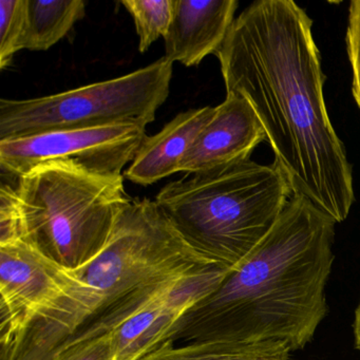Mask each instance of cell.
<instances>
[{
    "label": "cell",
    "instance_id": "15",
    "mask_svg": "<svg viewBox=\"0 0 360 360\" xmlns=\"http://www.w3.org/2000/svg\"><path fill=\"white\" fill-rule=\"evenodd\" d=\"M139 35V50L145 53L160 37H165L174 18L176 0H124Z\"/></svg>",
    "mask_w": 360,
    "mask_h": 360
},
{
    "label": "cell",
    "instance_id": "13",
    "mask_svg": "<svg viewBox=\"0 0 360 360\" xmlns=\"http://www.w3.org/2000/svg\"><path fill=\"white\" fill-rule=\"evenodd\" d=\"M22 49L47 51L86 15L83 0H24Z\"/></svg>",
    "mask_w": 360,
    "mask_h": 360
},
{
    "label": "cell",
    "instance_id": "17",
    "mask_svg": "<svg viewBox=\"0 0 360 360\" xmlns=\"http://www.w3.org/2000/svg\"><path fill=\"white\" fill-rule=\"evenodd\" d=\"M22 240V221L15 185L3 180L0 186V245Z\"/></svg>",
    "mask_w": 360,
    "mask_h": 360
},
{
    "label": "cell",
    "instance_id": "10",
    "mask_svg": "<svg viewBox=\"0 0 360 360\" xmlns=\"http://www.w3.org/2000/svg\"><path fill=\"white\" fill-rule=\"evenodd\" d=\"M265 140L264 130L250 103L238 94H226L187 151L179 172L199 174L248 161Z\"/></svg>",
    "mask_w": 360,
    "mask_h": 360
},
{
    "label": "cell",
    "instance_id": "1",
    "mask_svg": "<svg viewBox=\"0 0 360 360\" xmlns=\"http://www.w3.org/2000/svg\"><path fill=\"white\" fill-rule=\"evenodd\" d=\"M311 29L292 0H259L236 18L214 56L226 94L256 112L292 195L341 223L355 201L353 174L328 117Z\"/></svg>",
    "mask_w": 360,
    "mask_h": 360
},
{
    "label": "cell",
    "instance_id": "20",
    "mask_svg": "<svg viewBox=\"0 0 360 360\" xmlns=\"http://www.w3.org/2000/svg\"><path fill=\"white\" fill-rule=\"evenodd\" d=\"M354 334H355L356 347L360 351V303L355 313V321H354Z\"/></svg>",
    "mask_w": 360,
    "mask_h": 360
},
{
    "label": "cell",
    "instance_id": "14",
    "mask_svg": "<svg viewBox=\"0 0 360 360\" xmlns=\"http://www.w3.org/2000/svg\"><path fill=\"white\" fill-rule=\"evenodd\" d=\"M290 347L266 342H193L176 347L172 341L160 345L140 360H288Z\"/></svg>",
    "mask_w": 360,
    "mask_h": 360
},
{
    "label": "cell",
    "instance_id": "19",
    "mask_svg": "<svg viewBox=\"0 0 360 360\" xmlns=\"http://www.w3.org/2000/svg\"><path fill=\"white\" fill-rule=\"evenodd\" d=\"M50 360H117L110 333L72 343Z\"/></svg>",
    "mask_w": 360,
    "mask_h": 360
},
{
    "label": "cell",
    "instance_id": "12",
    "mask_svg": "<svg viewBox=\"0 0 360 360\" xmlns=\"http://www.w3.org/2000/svg\"><path fill=\"white\" fill-rule=\"evenodd\" d=\"M214 111V107L184 111L166 124L161 131L146 136L126 170L125 178L147 186L179 172L181 162Z\"/></svg>",
    "mask_w": 360,
    "mask_h": 360
},
{
    "label": "cell",
    "instance_id": "9",
    "mask_svg": "<svg viewBox=\"0 0 360 360\" xmlns=\"http://www.w3.org/2000/svg\"><path fill=\"white\" fill-rule=\"evenodd\" d=\"M231 269L214 267L185 278L111 330L117 360H140L169 341L179 320L218 286Z\"/></svg>",
    "mask_w": 360,
    "mask_h": 360
},
{
    "label": "cell",
    "instance_id": "2",
    "mask_svg": "<svg viewBox=\"0 0 360 360\" xmlns=\"http://www.w3.org/2000/svg\"><path fill=\"white\" fill-rule=\"evenodd\" d=\"M335 224L292 195L271 233L179 320L169 340L304 347L328 314Z\"/></svg>",
    "mask_w": 360,
    "mask_h": 360
},
{
    "label": "cell",
    "instance_id": "6",
    "mask_svg": "<svg viewBox=\"0 0 360 360\" xmlns=\"http://www.w3.org/2000/svg\"><path fill=\"white\" fill-rule=\"evenodd\" d=\"M172 64L165 58L108 81L30 100H0V141L44 132L134 123L147 126L167 100Z\"/></svg>",
    "mask_w": 360,
    "mask_h": 360
},
{
    "label": "cell",
    "instance_id": "18",
    "mask_svg": "<svg viewBox=\"0 0 360 360\" xmlns=\"http://www.w3.org/2000/svg\"><path fill=\"white\" fill-rule=\"evenodd\" d=\"M345 47L352 72V94L360 109V0L349 3Z\"/></svg>",
    "mask_w": 360,
    "mask_h": 360
},
{
    "label": "cell",
    "instance_id": "8",
    "mask_svg": "<svg viewBox=\"0 0 360 360\" xmlns=\"http://www.w3.org/2000/svg\"><path fill=\"white\" fill-rule=\"evenodd\" d=\"M77 283V274L27 242L0 245V347Z\"/></svg>",
    "mask_w": 360,
    "mask_h": 360
},
{
    "label": "cell",
    "instance_id": "3",
    "mask_svg": "<svg viewBox=\"0 0 360 360\" xmlns=\"http://www.w3.org/2000/svg\"><path fill=\"white\" fill-rule=\"evenodd\" d=\"M219 266L184 241L157 202L131 199L102 252L75 269V286L0 347V360H50L110 333L185 278Z\"/></svg>",
    "mask_w": 360,
    "mask_h": 360
},
{
    "label": "cell",
    "instance_id": "5",
    "mask_svg": "<svg viewBox=\"0 0 360 360\" xmlns=\"http://www.w3.org/2000/svg\"><path fill=\"white\" fill-rule=\"evenodd\" d=\"M22 240L66 269L94 260L130 201L122 174L41 164L16 179Z\"/></svg>",
    "mask_w": 360,
    "mask_h": 360
},
{
    "label": "cell",
    "instance_id": "16",
    "mask_svg": "<svg viewBox=\"0 0 360 360\" xmlns=\"http://www.w3.org/2000/svg\"><path fill=\"white\" fill-rule=\"evenodd\" d=\"M24 26V0H0V68L9 67L22 50Z\"/></svg>",
    "mask_w": 360,
    "mask_h": 360
},
{
    "label": "cell",
    "instance_id": "4",
    "mask_svg": "<svg viewBox=\"0 0 360 360\" xmlns=\"http://www.w3.org/2000/svg\"><path fill=\"white\" fill-rule=\"evenodd\" d=\"M292 195L277 164L248 160L186 174L155 201L191 248L233 269L271 233Z\"/></svg>",
    "mask_w": 360,
    "mask_h": 360
},
{
    "label": "cell",
    "instance_id": "7",
    "mask_svg": "<svg viewBox=\"0 0 360 360\" xmlns=\"http://www.w3.org/2000/svg\"><path fill=\"white\" fill-rule=\"evenodd\" d=\"M146 136V126L125 123L1 140L0 168L18 178L41 164L60 162L94 174H121Z\"/></svg>",
    "mask_w": 360,
    "mask_h": 360
},
{
    "label": "cell",
    "instance_id": "11",
    "mask_svg": "<svg viewBox=\"0 0 360 360\" xmlns=\"http://www.w3.org/2000/svg\"><path fill=\"white\" fill-rule=\"evenodd\" d=\"M236 0H176L164 58L195 67L222 47L235 22Z\"/></svg>",
    "mask_w": 360,
    "mask_h": 360
}]
</instances>
